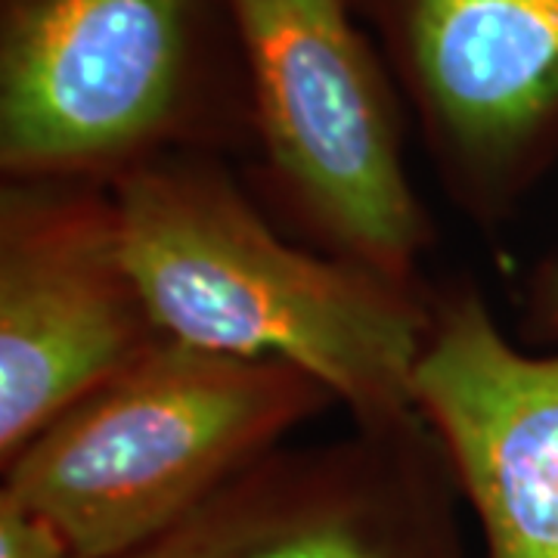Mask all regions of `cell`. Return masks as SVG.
Masks as SVG:
<instances>
[{"label": "cell", "instance_id": "obj_1", "mask_svg": "<svg viewBox=\"0 0 558 558\" xmlns=\"http://www.w3.org/2000/svg\"><path fill=\"white\" fill-rule=\"evenodd\" d=\"M124 255L165 339L282 360L351 422L416 413L413 376L435 289L292 240L227 156L174 153L112 183Z\"/></svg>", "mask_w": 558, "mask_h": 558}, {"label": "cell", "instance_id": "obj_2", "mask_svg": "<svg viewBox=\"0 0 558 558\" xmlns=\"http://www.w3.org/2000/svg\"><path fill=\"white\" fill-rule=\"evenodd\" d=\"M223 0H0V178L116 183L174 153H252Z\"/></svg>", "mask_w": 558, "mask_h": 558}, {"label": "cell", "instance_id": "obj_3", "mask_svg": "<svg viewBox=\"0 0 558 558\" xmlns=\"http://www.w3.org/2000/svg\"><path fill=\"white\" fill-rule=\"evenodd\" d=\"M336 398L282 360L156 341L7 459V494L106 558L180 519Z\"/></svg>", "mask_w": 558, "mask_h": 558}, {"label": "cell", "instance_id": "obj_4", "mask_svg": "<svg viewBox=\"0 0 558 558\" xmlns=\"http://www.w3.org/2000/svg\"><path fill=\"white\" fill-rule=\"evenodd\" d=\"M240 40L252 196L292 240L422 279L438 230L407 171V102L354 0H223Z\"/></svg>", "mask_w": 558, "mask_h": 558}, {"label": "cell", "instance_id": "obj_5", "mask_svg": "<svg viewBox=\"0 0 558 558\" xmlns=\"http://www.w3.org/2000/svg\"><path fill=\"white\" fill-rule=\"evenodd\" d=\"M447 202L506 227L558 168V0H354Z\"/></svg>", "mask_w": 558, "mask_h": 558}, {"label": "cell", "instance_id": "obj_6", "mask_svg": "<svg viewBox=\"0 0 558 558\" xmlns=\"http://www.w3.org/2000/svg\"><path fill=\"white\" fill-rule=\"evenodd\" d=\"M450 459L428 422H351L279 444L180 519L106 558H469Z\"/></svg>", "mask_w": 558, "mask_h": 558}, {"label": "cell", "instance_id": "obj_7", "mask_svg": "<svg viewBox=\"0 0 558 558\" xmlns=\"http://www.w3.org/2000/svg\"><path fill=\"white\" fill-rule=\"evenodd\" d=\"M161 339L109 183H0V465Z\"/></svg>", "mask_w": 558, "mask_h": 558}, {"label": "cell", "instance_id": "obj_8", "mask_svg": "<svg viewBox=\"0 0 558 558\" xmlns=\"http://www.w3.org/2000/svg\"><path fill=\"white\" fill-rule=\"evenodd\" d=\"M413 403L450 459L487 558H558V354L521 351L475 282L453 279L435 289Z\"/></svg>", "mask_w": 558, "mask_h": 558}, {"label": "cell", "instance_id": "obj_9", "mask_svg": "<svg viewBox=\"0 0 558 558\" xmlns=\"http://www.w3.org/2000/svg\"><path fill=\"white\" fill-rule=\"evenodd\" d=\"M0 558H75L50 519L0 490Z\"/></svg>", "mask_w": 558, "mask_h": 558}, {"label": "cell", "instance_id": "obj_10", "mask_svg": "<svg viewBox=\"0 0 558 558\" xmlns=\"http://www.w3.org/2000/svg\"><path fill=\"white\" fill-rule=\"evenodd\" d=\"M521 329L534 341H558V258H546L527 274Z\"/></svg>", "mask_w": 558, "mask_h": 558}]
</instances>
